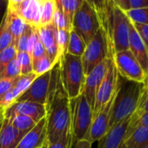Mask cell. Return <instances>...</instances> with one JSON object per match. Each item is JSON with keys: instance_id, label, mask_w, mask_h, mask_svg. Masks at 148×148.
Instances as JSON below:
<instances>
[{"instance_id": "6da1fadb", "label": "cell", "mask_w": 148, "mask_h": 148, "mask_svg": "<svg viewBox=\"0 0 148 148\" xmlns=\"http://www.w3.org/2000/svg\"><path fill=\"white\" fill-rule=\"evenodd\" d=\"M46 107V134L48 143H56L71 132L70 99L63 88L58 63L51 70Z\"/></svg>"}, {"instance_id": "7a4b0ae2", "label": "cell", "mask_w": 148, "mask_h": 148, "mask_svg": "<svg viewBox=\"0 0 148 148\" xmlns=\"http://www.w3.org/2000/svg\"><path fill=\"white\" fill-rule=\"evenodd\" d=\"M143 90L142 83L126 80L120 76L119 77L118 91L112 106L109 128L133 115Z\"/></svg>"}, {"instance_id": "3957f363", "label": "cell", "mask_w": 148, "mask_h": 148, "mask_svg": "<svg viewBox=\"0 0 148 148\" xmlns=\"http://www.w3.org/2000/svg\"><path fill=\"white\" fill-rule=\"evenodd\" d=\"M59 78L70 99L79 96L84 89L86 74L81 57L65 53L58 61Z\"/></svg>"}, {"instance_id": "277c9868", "label": "cell", "mask_w": 148, "mask_h": 148, "mask_svg": "<svg viewBox=\"0 0 148 148\" xmlns=\"http://www.w3.org/2000/svg\"><path fill=\"white\" fill-rule=\"evenodd\" d=\"M130 25L131 22L125 12L113 4L107 24L104 28L112 54L129 50Z\"/></svg>"}, {"instance_id": "5b68a950", "label": "cell", "mask_w": 148, "mask_h": 148, "mask_svg": "<svg viewBox=\"0 0 148 148\" xmlns=\"http://www.w3.org/2000/svg\"><path fill=\"white\" fill-rule=\"evenodd\" d=\"M71 136V145L84 139L93 119L92 108L86 97L81 93L75 99H70Z\"/></svg>"}, {"instance_id": "8992f818", "label": "cell", "mask_w": 148, "mask_h": 148, "mask_svg": "<svg viewBox=\"0 0 148 148\" xmlns=\"http://www.w3.org/2000/svg\"><path fill=\"white\" fill-rule=\"evenodd\" d=\"M112 55L107 35L101 27L92 40L86 45L85 51L81 57L82 64L86 76L99 64Z\"/></svg>"}, {"instance_id": "52a82bcc", "label": "cell", "mask_w": 148, "mask_h": 148, "mask_svg": "<svg viewBox=\"0 0 148 148\" xmlns=\"http://www.w3.org/2000/svg\"><path fill=\"white\" fill-rule=\"evenodd\" d=\"M97 12L86 1L75 13L72 19V30L75 31L87 45L101 28Z\"/></svg>"}, {"instance_id": "ba28073f", "label": "cell", "mask_w": 148, "mask_h": 148, "mask_svg": "<svg viewBox=\"0 0 148 148\" xmlns=\"http://www.w3.org/2000/svg\"><path fill=\"white\" fill-rule=\"evenodd\" d=\"M119 73L116 69L112 56L108 57L107 69L105 74V77L98 89L95 103L92 109L93 117L115 96L118 91L119 85Z\"/></svg>"}, {"instance_id": "9c48e42d", "label": "cell", "mask_w": 148, "mask_h": 148, "mask_svg": "<svg viewBox=\"0 0 148 148\" xmlns=\"http://www.w3.org/2000/svg\"><path fill=\"white\" fill-rule=\"evenodd\" d=\"M119 75L130 81L143 83L145 73L130 50L115 52L112 55Z\"/></svg>"}, {"instance_id": "30bf717a", "label": "cell", "mask_w": 148, "mask_h": 148, "mask_svg": "<svg viewBox=\"0 0 148 148\" xmlns=\"http://www.w3.org/2000/svg\"><path fill=\"white\" fill-rule=\"evenodd\" d=\"M115 96L112 98V99L109 103H107L93 117L90 129L84 139H86L90 143L93 144L94 142L99 141L108 132L109 122L111 119V114H112V106H113Z\"/></svg>"}, {"instance_id": "8fae6325", "label": "cell", "mask_w": 148, "mask_h": 148, "mask_svg": "<svg viewBox=\"0 0 148 148\" xmlns=\"http://www.w3.org/2000/svg\"><path fill=\"white\" fill-rule=\"evenodd\" d=\"M51 76V71L37 77L30 87L17 99L16 102L32 101L45 106L49 93Z\"/></svg>"}, {"instance_id": "7c38bea8", "label": "cell", "mask_w": 148, "mask_h": 148, "mask_svg": "<svg viewBox=\"0 0 148 148\" xmlns=\"http://www.w3.org/2000/svg\"><path fill=\"white\" fill-rule=\"evenodd\" d=\"M108 58L99 64L95 68H93L87 75L86 76L84 89L82 94L86 97L88 103L93 109L95 98L98 92V89L105 77V74L107 69Z\"/></svg>"}, {"instance_id": "4fadbf2b", "label": "cell", "mask_w": 148, "mask_h": 148, "mask_svg": "<svg viewBox=\"0 0 148 148\" xmlns=\"http://www.w3.org/2000/svg\"><path fill=\"white\" fill-rule=\"evenodd\" d=\"M7 7L12 10L30 26L35 28L40 26L41 2L38 0H23L15 5Z\"/></svg>"}, {"instance_id": "5bb4252c", "label": "cell", "mask_w": 148, "mask_h": 148, "mask_svg": "<svg viewBox=\"0 0 148 148\" xmlns=\"http://www.w3.org/2000/svg\"><path fill=\"white\" fill-rule=\"evenodd\" d=\"M14 114L28 116L38 123L46 117L47 112L45 106L43 104L32 101H19L15 102L5 111V117H9Z\"/></svg>"}, {"instance_id": "9a60e30c", "label": "cell", "mask_w": 148, "mask_h": 148, "mask_svg": "<svg viewBox=\"0 0 148 148\" xmlns=\"http://www.w3.org/2000/svg\"><path fill=\"white\" fill-rule=\"evenodd\" d=\"M130 119L131 118L126 119L109 128L108 132L98 141V148H120L125 139Z\"/></svg>"}, {"instance_id": "2e32d148", "label": "cell", "mask_w": 148, "mask_h": 148, "mask_svg": "<svg viewBox=\"0 0 148 148\" xmlns=\"http://www.w3.org/2000/svg\"><path fill=\"white\" fill-rule=\"evenodd\" d=\"M46 117L38 121L36 125L23 136L16 148H41L47 142Z\"/></svg>"}, {"instance_id": "e0dca14e", "label": "cell", "mask_w": 148, "mask_h": 148, "mask_svg": "<svg viewBox=\"0 0 148 148\" xmlns=\"http://www.w3.org/2000/svg\"><path fill=\"white\" fill-rule=\"evenodd\" d=\"M129 50L146 74L148 72V51L132 23L129 33Z\"/></svg>"}, {"instance_id": "ac0fdd59", "label": "cell", "mask_w": 148, "mask_h": 148, "mask_svg": "<svg viewBox=\"0 0 148 148\" xmlns=\"http://www.w3.org/2000/svg\"><path fill=\"white\" fill-rule=\"evenodd\" d=\"M38 32L39 39L45 46L46 54L52 59L54 64L58 63V48L56 41V33L57 28L53 24L39 26L38 27Z\"/></svg>"}, {"instance_id": "d6986e66", "label": "cell", "mask_w": 148, "mask_h": 148, "mask_svg": "<svg viewBox=\"0 0 148 148\" xmlns=\"http://www.w3.org/2000/svg\"><path fill=\"white\" fill-rule=\"evenodd\" d=\"M23 136L12 126L10 119L5 117L0 129V148H16Z\"/></svg>"}, {"instance_id": "ffe728a7", "label": "cell", "mask_w": 148, "mask_h": 148, "mask_svg": "<svg viewBox=\"0 0 148 148\" xmlns=\"http://www.w3.org/2000/svg\"><path fill=\"white\" fill-rule=\"evenodd\" d=\"M5 18L6 19L10 32L12 36V44L17 47L18 41L25 30L27 24H25L22 18H20L12 10L8 7L5 14Z\"/></svg>"}, {"instance_id": "44dd1931", "label": "cell", "mask_w": 148, "mask_h": 148, "mask_svg": "<svg viewBox=\"0 0 148 148\" xmlns=\"http://www.w3.org/2000/svg\"><path fill=\"white\" fill-rule=\"evenodd\" d=\"M124 144L128 148H144L148 144V127L138 126L125 138Z\"/></svg>"}, {"instance_id": "7402d4cb", "label": "cell", "mask_w": 148, "mask_h": 148, "mask_svg": "<svg viewBox=\"0 0 148 148\" xmlns=\"http://www.w3.org/2000/svg\"><path fill=\"white\" fill-rule=\"evenodd\" d=\"M98 13L101 22V26L104 29L107 24L111 10L113 5L112 0H85Z\"/></svg>"}, {"instance_id": "603a6c76", "label": "cell", "mask_w": 148, "mask_h": 148, "mask_svg": "<svg viewBox=\"0 0 148 148\" xmlns=\"http://www.w3.org/2000/svg\"><path fill=\"white\" fill-rule=\"evenodd\" d=\"M5 118H9L12 126L23 135L31 131L37 124V122L34 121L32 118L21 114H14Z\"/></svg>"}, {"instance_id": "cb8c5ba5", "label": "cell", "mask_w": 148, "mask_h": 148, "mask_svg": "<svg viewBox=\"0 0 148 148\" xmlns=\"http://www.w3.org/2000/svg\"><path fill=\"white\" fill-rule=\"evenodd\" d=\"M86 47V44L84 42L82 38L74 30H71L70 32L66 53L77 57H82Z\"/></svg>"}, {"instance_id": "d4e9b609", "label": "cell", "mask_w": 148, "mask_h": 148, "mask_svg": "<svg viewBox=\"0 0 148 148\" xmlns=\"http://www.w3.org/2000/svg\"><path fill=\"white\" fill-rule=\"evenodd\" d=\"M84 1L85 0H56V4L72 24L74 15L81 7Z\"/></svg>"}, {"instance_id": "484cf974", "label": "cell", "mask_w": 148, "mask_h": 148, "mask_svg": "<svg viewBox=\"0 0 148 148\" xmlns=\"http://www.w3.org/2000/svg\"><path fill=\"white\" fill-rule=\"evenodd\" d=\"M56 8V0H45V1L41 2L40 26H45L52 24Z\"/></svg>"}, {"instance_id": "4316f807", "label": "cell", "mask_w": 148, "mask_h": 148, "mask_svg": "<svg viewBox=\"0 0 148 148\" xmlns=\"http://www.w3.org/2000/svg\"><path fill=\"white\" fill-rule=\"evenodd\" d=\"M37 77L38 76L34 72H31V73L25 74V75H20L18 78L16 84L12 88V92L17 99L30 87V86L32 85V83L35 80Z\"/></svg>"}, {"instance_id": "83f0119b", "label": "cell", "mask_w": 148, "mask_h": 148, "mask_svg": "<svg viewBox=\"0 0 148 148\" xmlns=\"http://www.w3.org/2000/svg\"><path fill=\"white\" fill-rule=\"evenodd\" d=\"M54 65L55 64L52 59L47 54H45L40 58L32 61V72H34L38 77L51 71Z\"/></svg>"}, {"instance_id": "f1b7e54d", "label": "cell", "mask_w": 148, "mask_h": 148, "mask_svg": "<svg viewBox=\"0 0 148 148\" xmlns=\"http://www.w3.org/2000/svg\"><path fill=\"white\" fill-rule=\"evenodd\" d=\"M125 14L132 24L148 25V7L130 9L125 12Z\"/></svg>"}, {"instance_id": "f546056e", "label": "cell", "mask_w": 148, "mask_h": 148, "mask_svg": "<svg viewBox=\"0 0 148 148\" xmlns=\"http://www.w3.org/2000/svg\"><path fill=\"white\" fill-rule=\"evenodd\" d=\"M70 32L65 30L57 29L56 33V41H57V48H58V59L60 58L66 53L68 42H69Z\"/></svg>"}, {"instance_id": "4dcf8cb0", "label": "cell", "mask_w": 148, "mask_h": 148, "mask_svg": "<svg viewBox=\"0 0 148 148\" xmlns=\"http://www.w3.org/2000/svg\"><path fill=\"white\" fill-rule=\"evenodd\" d=\"M52 24L55 25V27L57 29L65 30V31H68V32H71L72 30L71 22L69 21V19L66 18V16L63 13L60 7L58 6V5H57L56 11L54 12Z\"/></svg>"}, {"instance_id": "1f68e13d", "label": "cell", "mask_w": 148, "mask_h": 148, "mask_svg": "<svg viewBox=\"0 0 148 148\" xmlns=\"http://www.w3.org/2000/svg\"><path fill=\"white\" fill-rule=\"evenodd\" d=\"M17 54L18 50L13 44L0 52V76H1L7 64L17 57Z\"/></svg>"}, {"instance_id": "d6a6232c", "label": "cell", "mask_w": 148, "mask_h": 148, "mask_svg": "<svg viewBox=\"0 0 148 148\" xmlns=\"http://www.w3.org/2000/svg\"><path fill=\"white\" fill-rule=\"evenodd\" d=\"M12 45V36L7 25L6 19L4 16L0 25V52Z\"/></svg>"}, {"instance_id": "836d02e7", "label": "cell", "mask_w": 148, "mask_h": 148, "mask_svg": "<svg viewBox=\"0 0 148 148\" xmlns=\"http://www.w3.org/2000/svg\"><path fill=\"white\" fill-rule=\"evenodd\" d=\"M17 59L19 64L21 75L32 72V56L26 51H20L17 54Z\"/></svg>"}, {"instance_id": "e575fe53", "label": "cell", "mask_w": 148, "mask_h": 148, "mask_svg": "<svg viewBox=\"0 0 148 148\" xmlns=\"http://www.w3.org/2000/svg\"><path fill=\"white\" fill-rule=\"evenodd\" d=\"M20 75H21V72H20L19 64L18 62L17 58H15L7 64L3 73L1 74V76H0V79H17Z\"/></svg>"}, {"instance_id": "d590c367", "label": "cell", "mask_w": 148, "mask_h": 148, "mask_svg": "<svg viewBox=\"0 0 148 148\" xmlns=\"http://www.w3.org/2000/svg\"><path fill=\"white\" fill-rule=\"evenodd\" d=\"M148 113V90H145L144 88L143 92L141 94L138 105L137 106V109L133 115L131 117L132 119H137L141 115Z\"/></svg>"}, {"instance_id": "8d00e7d4", "label": "cell", "mask_w": 148, "mask_h": 148, "mask_svg": "<svg viewBox=\"0 0 148 148\" xmlns=\"http://www.w3.org/2000/svg\"><path fill=\"white\" fill-rule=\"evenodd\" d=\"M33 28L34 27H32L30 26L29 25H26L25 27V30L24 31L23 34L20 36L18 41V44H17V50H18V52H20V51H26V49H27V44H28V40L30 38V36L33 31Z\"/></svg>"}, {"instance_id": "74e56055", "label": "cell", "mask_w": 148, "mask_h": 148, "mask_svg": "<svg viewBox=\"0 0 148 148\" xmlns=\"http://www.w3.org/2000/svg\"><path fill=\"white\" fill-rule=\"evenodd\" d=\"M138 126H145V127H148V113H145V114L141 115L137 119H130V123H129V126H128V129H127V132H126L125 138Z\"/></svg>"}, {"instance_id": "f35d334b", "label": "cell", "mask_w": 148, "mask_h": 148, "mask_svg": "<svg viewBox=\"0 0 148 148\" xmlns=\"http://www.w3.org/2000/svg\"><path fill=\"white\" fill-rule=\"evenodd\" d=\"M46 148H72L71 145V132L65 136H63L58 142L56 143H48Z\"/></svg>"}, {"instance_id": "ab89813d", "label": "cell", "mask_w": 148, "mask_h": 148, "mask_svg": "<svg viewBox=\"0 0 148 148\" xmlns=\"http://www.w3.org/2000/svg\"><path fill=\"white\" fill-rule=\"evenodd\" d=\"M17 79H0V99H2V97L8 92L10 90L13 88V86L16 84Z\"/></svg>"}, {"instance_id": "60d3db41", "label": "cell", "mask_w": 148, "mask_h": 148, "mask_svg": "<svg viewBox=\"0 0 148 148\" xmlns=\"http://www.w3.org/2000/svg\"><path fill=\"white\" fill-rule=\"evenodd\" d=\"M135 30L137 31L138 36L140 37L142 42L144 43L146 50L148 51V25H138L132 24Z\"/></svg>"}, {"instance_id": "b9f144b4", "label": "cell", "mask_w": 148, "mask_h": 148, "mask_svg": "<svg viewBox=\"0 0 148 148\" xmlns=\"http://www.w3.org/2000/svg\"><path fill=\"white\" fill-rule=\"evenodd\" d=\"M45 54H46V51H45V46L42 44V42H41V40L39 39V37H38L36 43H35V45H34V46H33L31 56H32V61L40 58L41 57L45 56Z\"/></svg>"}, {"instance_id": "7bdbcfd3", "label": "cell", "mask_w": 148, "mask_h": 148, "mask_svg": "<svg viewBox=\"0 0 148 148\" xmlns=\"http://www.w3.org/2000/svg\"><path fill=\"white\" fill-rule=\"evenodd\" d=\"M112 2L116 6L120 8L125 12L131 9L130 0H112Z\"/></svg>"}, {"instance_id": "ee69618b", "label": "cell", "mask_w": 148, "mask_h": 148, "mask_svg": "<svg viewBox=\"0 0 148 148\" xmlns=\"http://www.w3.org/2000/svg\"><path fill=\"white\" fill-rule=\"evenodd\" d=\"M131 9H139L148 7V0H130Z\"/></svg>"}, {"instance_id": "f6af8a7d", "label": "cell", "mask_w": 148, "mask_h": 148, "mask_svg": "<svg viewBox=\"0 0 148 148\" xmlns=\"http://www.w3.org/2000/svg\"><path fill=\"white\" fill-rule=\"evenodd\" d=\"M73 148H92V144L86 139H81L72 146Z\"/></svg>"}, {"instance_id": "bcb514c9", "label": "cell", "mask_w": 148, "mask_h": 148, "mask_svg": "<svg viewBox=\"0 0 148 148\" xmlns=\"http://www.w3.org/2000/svg\"><path fill=\"white\" fill-rule=\"evenodd\" d=\"M4 119H5V109L0 106V129H1Z\"/></svg>"}, {"instance_id": "7dc6e473", "label": "cell", "mask_w": 148, "mask_h": 148, "mask_svg": "<svg viewBox=\"0 0 148 148\" xmlns=\"http://www.w3.org/2000/svg\"><path fill=\"white\" fill-rule=\"evenodd\" d=\"M143 86L145 90H148V72L145 74V79L143 81Z\"/></svg>"}, {"instance_id": "c3c4849f", "label": "cell", "mask_w": 148, "mask_h": 148, "mask_svg": "<svg viewBox=\"0 0 148 148\" xmlns=\"http://www.w3.org/2000/svg\"><path fill=\"white\" fill-rule=\"evenodd\" d=\"M4 4H7L6 0H0V10H1V8L4 5Z\"/></svg>"}, {"instance_id": "681fc988", "label": "cell", "mask_w": 148, "mask_h": 148, "mask_svg": "<svg viewBox=\"0 0 148 148\" xmlns=\"http://www.w3.org/2000/svg\"><path fill=\"white\" fill-rule=\"evenodd\" d=\"M120 148H128V147H127L125 144H123V145H121V147H120Z\"/></svg>"}, {"instance_id": "f907efd6", "label": "cell", "mask_w": 148, "mask_h": 148, "mask_svg": "<svg viewBox=\"0 0 148 148\" xmlns=\"http://www.w3.org/2000/svg\"><path fill=\"white\" fill-rule=\"evenodd\" d=\"M46 147H47V142H46V144H45L43 147H41V148H46Z\"/></svg>"}, {"instance_id": "816d5d0a", "label": "cell", "mask_w": 148, "mask_h": 148, "mask_svg": "<svg viewBox=\"0 0 148 148\" xmlns=\"http://www.w3.org/2000/svg\"><path fill=\"white\" fill-rule=\"evenodd\" d=\"M144 148H148V144H147V145H145V146Z\"/></svg>"}, {"instance_id": "f5cc1de1", "label": "cell", "mask_w": 148, "mask_h": 148, "mask_svg": "<svg viewBox=\"0 0 148 148\" xmlns=\"http://www.w3.org/2000/svg\"><path fill=\"white\" fill-rule=\"evenodd\" d=\"M38 1H40V2H42V1H45V0H38Z\"/></svg>"}, {"instance_id": "db71d44e", "label": "cell", "mask_w": 148, "mask_h": 148, "mask_svg": "<svg viewBox=\"0 0 148 148\" xmlns=\"http://www.w3.org/2000/svg\"><path fill=\"white\" fill-rule=\"evenodd\" d=\"M6 1H7V3H8V0H6Z\"/></svg>"}]
</instances>
